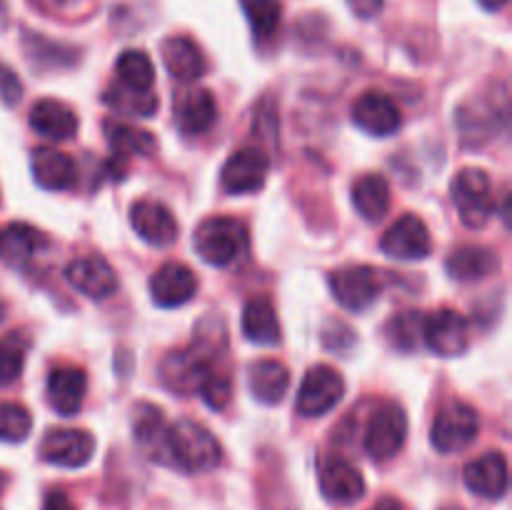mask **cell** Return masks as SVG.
<instances>
[{"label": "cell", "mask_w": 512, "mask_h": 510, "mask_svg": "<svg viewBox=\"0 0 512 510\" xmlns=\"http://www.w3.org/2000/svg\"><path fill=\"white\" fill-rule=\"evenodd\" d=\"M105 135H108L115 165H118L120 170H125V160H128L130 155L145 158V155L155 153V148H158L153 133L133 128V125L128 123H105Z\"/></svg>", "instance_id": "83f0119b"}, {"label": "cell", "mask_w": 512, "mask_h": 510, "mask_svg": "<svg viewBox=\"0 0 512 510\" xmlns=\"http://www.w3.org/2000/svg\"><path fill=\"white\" fill-rule=\"evenodd\" d=\"M28 353V338L23 333H8L0 338V385H13L20 378Z\"/></svg>", "instance_id": "836d02e7"}, {"label": "cell", "mask_w": 512, "mask_h": 510, "mask_svg": "<svg viewBox=\"0 0 512 510\" xmlns=\"http://www.w3.org/2000/svg\"><path fill=\"white\" fill-rule=\"evenodd\" d=\"M85 393H88V375L75 365H60L48 375V403L63 418L78 413L83 408Z\"/></svg>", "instance_id": "e0dca14e"}, {"label": "cell", "mask_w": 512, "mask_h": 510, "mask_svg": "<svg viewBox=\"0 0 512 510\" xmlns=\"http://www.w3.org/2000/svg\"><path fill=\"white\" fill-rule=\"evenodd\" d=\"M353 205L368 223H378L390 210V185L383 175L368 173L355 180Z\"/></svg>", "instance_id": "f1b7e54d"}, {"label": "cell", "mask_w": 512, "mask_h": 510, "mask_svg": "<svg viewBox=\"0 0 512 510\" xmlns=\"http://www.w3.org/2000/svg\"><path fill=\"white\" fill-rule=\"evenodd\" d=\"M243 333L255 345L280 343V320L268 298H250L243 308Z\"/></svg>", "instance_id": "4316f807"}, {"label": "cell", "mask_w": 512, "mask_h": 510, "mask_svg": "<svg viewBox=\"0 0 512 510\" xmlns=\"http://www.w3.org/2000/svg\"><path fill=\"white\" fill-rule=\"evenodd\" d=\"M380 248L388 258L395 260H423L433 250V238H430L428 225L418 215L405 213L385 230Z\"/></svg>", "instance_id": "8fae6325"}, {"label": "cell", "mask_w": 512, "mask_h": 510, "mask_svg": "<svg viewBox=\"0 0 512 510\" xmlns=\"http://www.w3.org/2000/svg\"><path fill=\"white\" fill-rule=\"evenodd\" d=\"M103 100L115 110V113L138 115V118H150V115L158 110V95L138 93V90H130L120 83L105 90Z\"/></svg>", "instance_id": "d6a6232c"}, {"label": "cell", "mask_w": 512, "mask_h": 510, "mask_svg": "<svg viewBox=\"0 0 512 510\" xmlns=\"http://www.w3.org/2000/svg\"><path fill=\"white\" fill-rule=\"evenodd\" d=\"M30 168H33V178L45 190H70L75 185V178H78L73 160L60 153V150L45 148V145L33 150Z\"/></svg>", "instance_id": "cb8c5ba5"}, {"label": "cell", "mask_w": 512, "mask_h": 510, "mask_svg": "<svg viewBox=\"0 0 512 510\" xmlns=\"http://www.w3.org/2000/svg\"><path fill=\"white\" fill-rule=\"evenodd\" d=\"M130 225L150 245H170L178 235L173 213L158 200H138L130 208Z\"/></svg>", "instance_id": "d6986e66"}, {"label": "cell", "mask_w": 512, "mask_h": 510, "mask_svg": "<svg viewBox=\"0 0 512 510\" xmlns=\"http://www.w3.org/2000/svg\"><path fill=\"white\" fill-rule=\"evenodd\" d=\"M198 293V275L185 263H163L150 278V295L160 308H180Z\"/></svg>", "instance_id": "2e32d148"}, {"label": "cell", "mask_w": 512, "mask_h": 510, "mask_svg": "<svg viewBox=\"0 0 512 510\" xmlns=\"http://www.w3.org/2000/svg\"><path fill=\"white\" fill-rule=\"evenodd\" d=\"M48 15H73L83 8V0H33Z\"/></svg>", "instance_id": "74e56055"}, {"label": "cell", "mask_w": 512, "mask_h": 510, "mask_svg": "<svg viewBox=\"0 0 512 510\" xmlns=\"http://www.w3.org/2000/svg\"><path fill=\"white\" fill-rule=\"evenodd\" d=\"M463 480L468 485L470 493L480 495L488 500H500L508 493L510 473H508V458L500 450H490L480 458L470 460L463 470Z\"/></svg>", "instance_id": "9a60e30c"}, {"label": "cell", "mask_w": 512, "mask_h": 510, "mask_svg": "<svg viewBox=\"0 0 512 510\" xmlns=\"http://www.w3.org/2000/svg\"><path fill=\"white\" fill-rule=\"evenodd\" d=\"M33 428V415L25 405L13 400H0V440L5 443H23Z\"/></svg>", "instance_id": "e575fe53"}, {"label": "cell", "mask_w": 512, "mask_h": 510, "mask_svg": "<svg viewBox=\"0 0 512 510\" xmlns=\"http://www.w3.org/2000/svg\"><path fill=\"white\" fill-rule=\"evenodd\" d=\"M95 453V438L80 428L48 430L40 443V458L58 468H83Z\"/></svg>", "instance_id": "7c38bea8"}, {"label": "cell", "mask_w": 512, "mask_h": 510, "mask_svg": "<svg viewBox=\"0 0 512 510\" xmlns=\"http://www.w3.org/2000/svg\"><path fill=\"white\" fill-rule=\"evenodd\" d=\"M175 120H178V128L185 135H200L210 130L218 120L215 95L205 88H195L190 93L180 95V100L175 103Z\"/></svg>", "instance_id": "603a6c76"}, {"label": "cell", "mask_w": 512, "mask_h": 510, "mask_svg": "<svg viewBox=\"0 0 512 510\" xmlns=\"http://www.w3.org/2000/svg\"><path fill=\"white\" fill-rule=\"evenodd\" d=\"M65 280L78 290L80 295L90 300H105L118 290V275L110 268L108 260L100 255H85V258H75L65 268Z\"/></svg>", "instance_id": "5bb4252c"}, {"label": "cell", "mask_w": 512, "mask_h": 510, "mask_svg": "<svg viewBox=\"0 0 512 510\" xmlns=\"http://www.w3.org/2000/svg\"><path fill=\"white\" fill-rule=\"evenodd\" d=\"M450 198L468 228H483L495 213L493 183L480 168H463L450 185Z\"/></svg>", "instance_id": "277c9868"}, {"label": "cell", "mask_w": 512, "mask_h": 510, "mask_svg": "<svg viewBox=\"0 0 512 510\" xmlns=\"http://www.w3.org/2000/svg\"><path fill=\"white\" fill-rule=\"evenodd\" d=\"M270 160L258 148H240L225 160L220 173V188L228 195L258 193L268 180Z\"/></svg>", "instance_id": "30bf717a"}, {"label": "cell", "mask_w": 512, "mask_h": 510, "mask_svg": "<svg viewBox=\"0 0 512 510\" xmlns=\"http://www.w3.org/2000/svg\"><path fill=\"white\" fill-rule=\"evenodd\" d=\"M478 3L483 5L485 10H493L495 13V10H503L505 5H508V0H478Z\"/></svg>", "instance_id": "b9f144b4"}, {"label": "cell", "mask_w": 512, "mask_h": 510, "mask_svg": "<svg viewBox=\"0 0 512 510\" xmlns=\"http://www.w3.org/2000/svg\"><path fill=\"white\" fill-rule=\"evenodd\" d=\"M385 0H348V8L353 10V15H358L360 20H373L375 15H380Z\"/></svg>", "instance_id": "f35d334b"}, {"label": "cell", "mask_w": 512, "mask_h": 510, "mask_svg": "<svg viewBox=\"0 0 512 510\" xmlns=\"http://www.w3.org/2000/svg\"><path fill=\"white\" fill-rule=\"evenodd\" d=\"M135 438H138V445L148 458L168 465V425H165L163 413L158 408L138 405V410H135Z\"/></svg>", "instance_id": "484cf974"}, {"label": "cell", "mask_w": 512, "mask_h": 510, "mask_svg": "<svg viewBox=\"0 0 512 510\" xmlns=\"http://www.w3.org/2000/svg\"><path fill=\"white\" fill-rule=\"evenodd\" d=\"M0 320H3V305H0Z\"/></svg>", "instance_id": "7bdbcfd3"}, {"label": "cell", "mask_w": 512, "mask_h": 510, "mask_svg": "<svg viewBox=\"0 0 512 510\" xmlns=\"http://www.w3.org/2000/svg\"><path fill=\"white\" fill-rule=\"evenodd\" d=\"M193 243L205 263L225 268L248 250V228L243 220L230 215H213L198 225Z\"/></svg>", "instance_id": "3957f363"}, {"label": "cell", "mask_w": 512, "mask_h": 510, "mask_svg": "<svg viewBox=\"0 0 512 510\" xmlns=\"http://www.w3.org/2000/svg\"><path fill=\"white\" fill-rule=\"evenodd\" d=\"M30 128L48 140H70L78 133V115L60 100L43 98L30 108Z\"/></svg>", "instance_id": "7402d4cb"}, {"label": "cell", "mask_w": 512, "mask_h": 510, "mask_svg": "<svg viewBox=\"0 0 512 510\" xmlns=\"http://www.w3.org/2000/svg\"><path fill=\"white\" fill-rule=\"evenodd\" d=\"M408 440V415L398 403H380L365 428V453L378 463L395 458Z\"/></svg>", "instance_id": "5b68a950"}, {"label": "cell", "mask_w": 512, "mask_h": 510, "mask_svg": "<svg viewBox=\"0 0 512 510\" xmlns=\"http://www.w3.org/2000/svg\"><path fill=\"white\" fill-rule=\"evenodd\" d=\"M373 510H408V508H405L398 498H383L378 500V505H375Z\"/></svg>", "instance_id": "60d3db41"}, {"label": "cell", "mask_w": 512, "mask_h": 510, "mask_svg": "<svg viewBox=\"0 0 512 510\" xmlns=\"http://www.w3.org/2000/svg\"><path fill=\"white\" fill-rule=\"evenodd\" d=\"M20 98H23V83L15 75V70L0 60V103L18 105Z\"/></svg>", "instance_id": "8d00e7d4"}, {"label": "cell", "mask_w": 512, "mask_h": 510, "mask_svg": "<svg viewBox=\"0 0 512 510\" xmlns=\"http://www.w3.org/2000/svg\"><path fill=\"white\" fill-rule=\"evenodd\" d=\"M390 340H393L398 348L413 350L418 345V340L423 338V318L420 313H403L390 323L388 328Z\"/></svg>", "instance_id": "d590c367"}, {"label": "cell", "mask_w": 512, "mask_h": 510, "mask_svg": "<svg viewBox=\"0 0 512 510\" xmlns=\"http://www.w3.org/2000/svg\"><path fill=\"white\" fill-rule=\"evenodd\" d=\"M163 63L168 73L180 83H193L205 73V58L198 43H193L185 35H173L163 43Z\"/></svg>", "instance_id": "d4e9b609"}, {"label": "cell", "mask_w": 512, "mask_h": 510, "mask_svg": "<svg viewBox=\"0 0 512 510\" xmlns=\"http://www.w3.org/2000/svg\"><path fill=\"white\" fill-rule=\"evenodd\" d=\"M443 510H460V508H443Z\"/></svg>", "instance_id": "f6af8a7d"}, {"label": "cell", "mask_w": 512, "mask_h": 510, "mask_svg": "<svg viewBox=\"0 0 512 510\" xmlns=\"http://www.w3.org/2000/svg\"><path fill=\"white\" fill-rule=\"evenodd\" d=\"M115 73H118V83L138 93H153L155 85V68L153 60L143 53V50H125L120 53L118 63H115Z\"/></svg>", "instance_id": "4dcf8cb0"}, {"label": "cell", "mask_w": 512, "mask_h": 510, "mask_svg": "<svg viewBox=\"0 0 512 510\" xmlns=\"http://www.w3.org/2000/svg\"><path fill=\"white\" fill-rule=\"evenodd\" d=\"M43 510H75V508L63 490H53V493H48V498H45Z\"/></svg>", "instance_id": "ab89813d"}, {"label": "cell", "mask_w": 512, "mask_h": 510, "mask_svg": "<svg viewBox=\"0 0 512 510\" xmlns=\"http://www.w3.org/2000/svg\"><path fill=\"white\" fill-rule=\"evenodd\" d=\"M320 490L330 503L350 505L363 498L365 480L355 465L343 458H328L320 465Z\"/></svg>", "instance_id": "ac0fdd59"}, {"label": "cell", "mask_w": 512, "mask_h": 510, "mask_svg": "<svg viewBox=\"0 0 512 510\" xmlns=\"http://www.w3.org/2000/svg\"><path fill=\"white\" fill-rule=\"evenodd\" d=\"M45 245H48V238L38 228L28 223H13L3 230L0 255H5L10 263L20 265L33 258V255H38Z\"/></svg>", "instance_id": "f546056e"}, {"label": "cell", "mask_w": 512, "mask_h": 510, "mask_svg": "<svg viewBox=\"0 0 512 510\" xmlns=\"http://www.w3.org/2000/svg\"><path fill=\"white\" fill-rule=\"evenodd\" d=\"M478 430L480 415L473 405L450 403L435 418L430 440H433L435 450H440V453H460V450L475 443Z\"/></svg>", "instance_id": "52a82bcc"}, {"label": "cell", "mask_w": 512, "mask_h": 510, "mask_svg": "<svg viewBox=\"0 0 512 510\" xmlns=\"http://www.w3.org/2000/svg\"><path fill=\"white\" fill-rule=\"evenodd\" d=\"M345 395V380L330 365H315L308 370L303 378V385L298 390V408L300 415L305 418H320V415L330 413L335 405L343 400Z\"/></svg>", "instance_id": "ba28073f"}, {"label": "cell", "mask_w": 512, "mask_h": 510, "mask_svg": "<svg viewBox=\"0 0 512 510\" xmlns=\"http://www.w3.org/2000/svg\"><path fill=\"white\" fill-rule=\"evenodd\" d=\"M213 350H205L203 345H190V348L173 350L165 355L160 365V380L168 390L178 395H200L205 405L220 410L228 405L233 395V383L223 370L215 368Z\"/></svg>", "instance_id": "6da1fadb"}, {"label": "cell", "mask_w": 512, "mask_h": 510, "mask_svg": "<svg viewBox=\"0 0 512 510\" xmlns=\"http://www.w3.org/2000/svg\"><path fill=\"white\" fill-rule=\"evenodd\" d=\"M223 458L218 438L195 420H178L168 425V465L183 473H205L218 468Z\"/></svg>", "instance_id": "7a4b0ae2"}, {"label": "cell", "mask_w": 512, "mask_h": 510, "mask_svg": "<svg viewBox=\"0 0 512 510\" xmlns=\"http://www.w3.org/2000/svg\"><path fill=\"white\" fill-rule=\"evenodd\" d=\"M350 115H353V123L360 130L375 135V138H388V135L398 133L400 125H403V115H400L398 105L380 90H368V93L360 95L353 103Z\"/></svg>", "instance_id": "4fadbf2b"}, {"label": "cell", "mask_w": 512, "mask_h": 510, "mask_svg": "<svg viewBox=\"0 0 512 510\" xmlns=\"http://www.w3.org/2000/svg\"><path fill=\"white\" fill-rule=\"evenodd\" d=\"M498 268V253L485 248V245H460V248L450 250V255L445 258V270H448L450 278L460 280V283L483 280L493 275Z\"/></svg>", "instance_id": "ffe728a7"}, {"label": "cell", "mask_w": 512, "mask_h": 510, "mask_svg": "<svg viewBox=\"0 0 512 510\" xmlns=\"http://www.w3.org/2000/svg\"><path fill=\"white\" fill-rule=\"evenodd\" d=\"M240 8H243L250 28H253V35L260 43L278 35L280 20H283L280 0H240Z\"/></svg>", "instance_id": "1f68e13d"}, {"label": "cell", "mask_w": 512, "mask_h": 510, "mask_svg": "<svg viewBox=\"0 0 512 510\" xmlns=\"http://www.w3.org/2000/svg\"><path fill=\"white\" fill-rule=\"evenodd\" d=\"M0 245H3V230H0Z\"/></svg>", "instance_id": "ee69618b"}, {"label": "cell", "mask_w": 512, "mask_h": 510, "mask_svg": "<svg viewBox=\"0 0 512 510\" xmlns=\"http://www.w3.org/2000/svg\"><path fill=\"white\" fill-rule=\"evenodd\" d=\"M248 385L258 403L278 405L288 395L290 388L288 365L273 358L255 360L248 370Z\"/></svg>", "instance_id": "44dd1931"}, {"label": "cell", "mask_w": 512, "mask_h": 510, "mask_svg": "<svg viewBox=\"0 0 512 510\" xmlns=\"http://www.w3.org/2000/svg\"><path fill=\"white\" fill-rule=\"evenodd\" d=\"M423 340L435 355H463L470 345V325L458 310L440 308L423 318Z\"/></svg>", "instance_id": "9c48e42d"}, {"label": "cell", "mask_w": 512, "mask_h": 510, "mask_svg": "<svg viewBox=\"0 0 512 510\" xmlns=\"http://www.w3.org/2000/svg\"><path fill=\"white\" fill-rule=\"evenodd\" d=\"M335 300L350 313H363L383 293V275L370 265H345L330 275Z\"/></svg>", "instance_id": "8992f818"}]
</instances>
